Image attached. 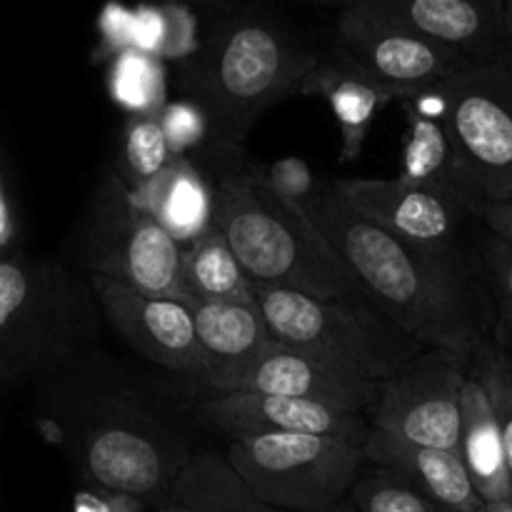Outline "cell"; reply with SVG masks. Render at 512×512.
I'll list each match as a JSON object with an SVG mask.
<instances>
[{
	"mask_svg": "<svg viewBox=\"0 0 512 512\" xmlns=\"http://www.w3.org/2000/svg\"><path fill=\"white\" fill-rule=\"evenodd\" d=\"M313 223L345 260L368 298L425 348L473 355L483 343L470 298L453 260L390 235L360 215L333 188H323Z\"/></svg>",
	"mask_w": 512,
	"mask_h": 512,
	"instance_id": "1",
	"label": "cell"
},
{
	"mask_svg": "<svg viewBox=\"0 0 512 512\" xmlns=\"http://www.w3.org/2000/svg\"><path fill=\"white\" fill-rule=\"evenodd\" d=\"M320 63L283 25L265 15H228L180 63V85L203 110L208 135L223 148L248 138L260 115L300 93Z\"/></svg>",
	"mask_w": 512,
	"mask_h": 512,
	"instance_id": "2",
	"label": "cell"
},
{
	"mask_svg": "<svg viewBox=\"0 0 512 512\" xmlns=\"http://www.w3.org/2000/svg\"><path fill=\"white\" fill-rule=\"evenodd\" d=\"M213 225L255 285L375 305L313 218L280 198L260 170H225L215 180Z\"/></svg>",
	"mask_w": 512,
	"mask_h": 512,
	"instance_id": "3",
	"label": "cell"
},
{
	"mask_svg": "<svg viewBox=\"0 0 512 512\" xmlns=\"http://www.w3.org/2000/svg\"><path fill=\"white\" fill-rule=\"evenodd\" d=\"M273 338L350 378L383 385L425 350L378 305L323 300L298 290L255 285Z\"/></svg>",
	"mask_w": 512,
	"mask_h": 512,
	"instance_id": "4",
	"label": "cell"
},
{
	"mask_svg": "<svg viewBox=\"0 0 512 512\" xmlns=\"http://www.w3.org/2000/svg\"><path fill=\"white\" fill-rule=\"evenodd\" d=\"M443 118L458 158L460 178L478 203L498 200L512 183V73L503 60L470 65L423 90Z\"/></svg>",
	"mask_w": 512,
	"mask_h": 512,
	"instance_id": "5",
	"label": "cell"
},
{
	"mask_svg": "<svg viewBox=\"0 0 512 512\" xmlns=\"http://www.w3.org/2000/svg\"><path fill=\"white\" fill-rule=\"evenodd\" d=\"M225 458L263 503L283 512H323L343 503L363 470V448L318 435L230 440Z\"/></svg>",
	"mask_w": 512,
	"mask_h": 512,
	"instance_id": "6",
	"label": "cell"
},
{
	"mask_svg": "<svg viewBox=\"0 0 512 512\" xmlns=\"http://www.w3.org/2000/svg\"><path fill=\"white\" fill-rule=\"evenodd\" d=\"M90 275L118 280L150 295H168L193 305L185 283V248L143 210L118 175H110L95 195V210L85 235Z\"/></svg>",
	"mask_w": 512,
	"mask_h": 512,
	"instance_id": "7",
	"label": "cell"
},
{
	"mask_svg": "<svg viewBox=\"0 0 512 512\" xmlns=\"http://www.w3.org/2000/svg\"><path fill=\"white\" fill-rule=\"evenodd\" d=\"M75 343V295L53 265L0 255V380L60 363Z\"/></svg>",
	"mask_w": 512,
	"mask_h": 512,
	"instance_id": "8",
	"label": "cell"
},
{
	"mask_svg": "<svg viewBox=\"0 0 512 512\" xmlns=\"http://www.w3.org/2000/svg\"><path fill=\"white\" fill-rule=\"evenodd\" d=\"M473 355L425 348L380 385L370 408L373 430L413 445L460 453L463 388Z\"/></svg>",
	"mask_w": 512,
	"mask_h": 512,
	"instance_id": "9",
	"label": "cell"
},
{
	"mask_svg": "<svg viewBox=\"0 0 512 512\" xmlns=\"http://www.w3.org/2000/svg\"><path fill=\"white\" fill-rule=\"evenodd\" d=\"M330 58L410 98L470 68V60L395 20L348 5L340 10Z\"/></svg>",
	"mask_w": 512,
	"mask_h": 512,
	"instance_id": "10",
	"label": "cell"
},
{
	"mask_svg": "<svg viewBox=\"0 0 512 512\" xmlns=\"http://www.w3.org/2000/svg\"><path fill=\"white\" fill-rule=\"evenodd\" d=\"M90 280L110 325L135 353L163 368L208 378L210 365L200 348L190 305L128 288L103 275H90Z\"/></svg>",
	"mask_w": 512,
	"mask_h": 512,
	"instance_id": "11",
	"label": "cell"
},
{
	"mask_svg": "<svg viewBox=\"0 0 512 512\" xmlns=\"http://www.w3.org/2000/svg\"><path fill=\"white\" fill-rule=\"evenodd\" d=\"M340 198L390 235L438 258H450L463 205L405 178H348L333 183Z\"/></svg>",
	"mask_w": 512,
	"mask_h": 512,
	"instance_id": "12",
	"label": "cell"
},
{
	"mask_svg": "<svg viewBox=\"0 0 512 512\" xmlns=\"http://www.w3.org/2000/svg\"><path fill=\"white\" fill-rule=\"evenodd\" d=\"M203 420L223 430L230 440L255 438V435H318L363 448L373 425L363 413H345L310 400L263 395L250 390L213 393L200 408Z\"/></svg>",
	"mask_w": 512,
	"mask_h": 512,
	"instance_id": "13",
	"label": "cell"
},
{
	"mask_svg": "<svg viewBox=\"0 0 512 512\" xmlns=\"http://www.w3.org/2000/svg\"><path fill=\"white\" fill-rule=\"evenodd\" d=\"M190 458H175L163 440L128 423L95 425L83 440V473L98 490L138 500H165Z\"/></svg>",
	"mask_w": 512,
	"mask_h": 512,
	"instance_id": "14",
	"label": "cell"
},
{
	"mask_svg": "<svg viewBox=\"0 0 512 512\" xmlns=\"http://www.w3.org/2000/svg\"><path fill=\"white\" fill-rule=\"evenodd\" d=\"M350 5L395 20L473 65L503 60L508 45L498 0H355Z\"/></svg>",
	"mask_w": 512,
	"mask_h": 512,
	"instance_id": "15",
	"label": "cell"
},
{
	"mask_svg": "<svg viewBox=\"0 0 512 512\" xmlns=\"http://www.w3.org/2000/svg\"><path fill=\"white\" fill-rule=\"evenodd\" d=\"M233 390L310 400L345 413H365L373 408L380 395L378 383L338 373L330 365L283 343L270 345L218 393H233Z\"/></svg>",
	"mask_w": 512,
	"mask_h": 512,
	"instance_id": "16",
	"label": "cell"
},
{
	"mask_svg": "<svg viewBox=\"0 0 512 512\" xmlns=\"http://www.w3.org/2000/svg\"><path fill=\"white\" fill-rule=\"evenodd\" d=\"M365 460L378 468H388L408 478L415 488L428 498L453 512H485L488 503L480 498L470 480L463 455L455 450L413 445L405 440L390 438L380 430H370L368 443L363 445Z\"/></svg>",
	"mask_w": 512,
	"mask_h": 512,
	"instance_id": "17",
	"label": "cell"
},
{
	"mask_svg": "<svg viewBox=\"0 0 512 512\" xmlns=\"http://www.w3.org/2000/svg\"><path fill=\"white\" fill-rule=\"evenodd\" d=\"M190 308H193L200 348L210 365L205 385L213 393L223 390L258 355L278 343L258 305L195 300Z\"/></svg>",
	"mask_w": 512,
	"mask_h": 512,
	"instance_id": "18",
	"label": "cell"
},
{
	"mask_svg": "<svg viewBox=\"0 0 512 512\" xmlns=\"http://www.w3.org/2000/svg\"><path fill=\"white\" fill-rule=\"evenodd\" d=\"M298 95H318L330 105L340 130V163H355L363 155L370 128L385 105L403 100L400 93L375 83L368 75L333 58H320Z\"/></svg>",
	"mask_w": 512,
	"mask_h": 512,
	"instance_id": "19",
	"label": "cell"
},
{
	"mask_svg": "<svg viewBox=\"0 0 512 512\" xmlns=\"http://www.w3.org/2000/svg\"><path fill=\"white\" fill-rule=\"evenodd\" d=\"M460 455L475 490L488 505L512 500V480L505 460L503 435L488 390L468 368L463 388V438Z\"/></svg>",
	"mask_w": 512,
	"mask_h": 512,
	"instance_id": "20",
	"label": "cell"
},
{
	"mask_svg": "<svg viewBox=\"0 0 512 512\" xmlns=\"http://www.w3.org/2000/svg\"><path fill=\"white\" fill-rule=\"evenodd\" d=\"M408 118V140H405V160L400 178L410 183L428 185L458 200L470 213V198L460 178L458 158L450 143L448 128L438 110L428 103L423 93L400 100Z\"/></svg>",
	"mask_w": 512,
	"mask_h": 512,
	"instance_id": "21",
	"label": "cell"
},
{
	"mask_svg": "<svg viewBox=\"0 0 512 512\" xmlns=\"http://www.w3.org/2000/svg\"><path fill=\"white\" fill-rule=\"evenodd\" d=\"M130 193L183 248L213 225V188L183 155L145 188Z\"/></svg>",
	"mask_w": 512,
	"mask_h": 512,
	"instance_id": "22",
	"label": "cell"
},
{
	"mask_svg": "<svg viewBox=\"0 0 512 512\" xmlns=\"http://www.w3.org/2000/svg\"><path fill=\"white\" fill-rule=\"evenodd\" d=\"M165 500L178 512H283L263 503L218 453L190 458Z\"/></svg>",
	"mask_w": 512,
	"mask_h": 512,
	"instance_id": "23",
	"label": "cell"
},
{
	"mask_svg": "<svg viewBox=\"0 0 512 512\" xmlns=\"http://www.w3.org/2000/svg\"><path fill=\"white\" fill-rule=\"evenodd\" d=\"M185 283L195 300L258 305L255 283L215 225L185 245Z\"/></svg>",
	"mask_w": 512,
	"mask_h": 512,
	"instance_id": "24",
	"label": "cell"
},
{
	"mask_svg": "<svg viewBox=\"0 0 512 512\" xmlns=\"http://www.w3.org/2000/svg\"><path fill=\"white\" fill-rule=\"evenodd\" d=\"M110 95L133 115H160L165 108V73L155 55L128 48L113 58Z\"/></svg>",
	"mask_w": 512,
	"mask_h": 512,
	"instance_id": "25",
	"label": "cell"
},
{
	"mask_svg": "<svg viewBox=\"0 0 512 512\" xmlns=\"http://www.w3.org/2000/svg\"><path fill=\"white\" fill-rule=\"evenodd\" d=\"M175 158L178 155L170 150L160 115H133L123 135L118 178L125 188L140 190L165 173Z\"/></svg>",
	"mask_w": 512,
	"mask_h": 512,
	"instance_id": "26",
	"label": "cell"
},
{
	"mask_svg": "<svg viewBox=\"0 0 512 512\" xmlns=\"http://www.w3.org/2000/svg\"><path fill=\"white\" fill-rule=\"evenodd\" d=\"M350 503L360 512H453L388 468L360 475L350 490Z\"/></svg>",
	"mask_w": 512,
	"mask_h": 512,
	"instance_id": "27",
	"label": "cell"
},
{
	"mask_svg": "<svg viewBox=\"0 0 512 512\" xmlns=\"http://www.w3.org/2000/svg\"><path fill=\"white\" fill-rule=\"evenodd\" d=\"M470 370L478 375L483 388L488 390L490 403H493L512 480V358L500 345L485 338L470 358Z\"/></svg>",
	"mask_w": 512,
	"mask_h": 512,
	"instance_id": "28",
	"label": "cell"
},
{
	"mask_svg": "<svg viewBox=\"0 0 512 512\" xmlns=\"http://www.w3.org/2000/svg\"><path fill=\"white\" fill-rule=\"evenodd\" d=\"M260 178H263L280 198H285L290 205L303 210L308 218H313L315 203H318L323 188H318V178H315L313 168H310L303 158L290 155V158L275 160L268 168L260 170Z\"/></svg>",
	"mask_w": 512,
	"mask_h": 512,
	"instance_id": "29",
	"label": "cell"
},
{
	"mask_svg": "<svg viewBox=\"0 0 512 512\" xmlns=\"http://www.w3.org/2000/svg\"><path fill=\"white\" fill-rule=\"evenodd\" d=\"M160 125H163L170 150L178 158L208 135V120H205L203 110L190 100H175V103L165 105L160 110Z\"/></svg>",
	"mask_w": 512,
	"mask_h": 512,
	"instance_id": "30",
	"label": "cell"
},
{
	"mask_svg": "<svg viewBox=\"0 0 512 512\" xmlns=\"http://www.w3.org/2000/svg\"><path fill=\"white\" fill-rule=\"evenodd\" d=\"M483 258L500 318L512 330V243L490 233V238L485 240Z\"/></svg>",
	"mask_w": 512,
	"mask_h": 512,
	"instance_id": "31",
	"label": "cell"
},
{
	"mask_svg": "<svg viewBox=\"0 0 512 512\" xmlns=\"http://www.w3.org/2000/svg\"><path fill=\"white\" fill-rule=\"evenodd\" d=\"M98 33H100V48L110 50L120 55L123 50L133 48V33H135V10L123 8L118 0H108L98 18Z\"/></svg>",
	"mask_w": 512,
	"mask_h": 512,
	"instance_id": "32",
	"label": "cell"
},
{
	"mask_svg": "<svg viewBox=\"0 0 512 512\" xmlns=\"http://www.w3.org/2000/svg\"><path fill=\"white\" fill-rule=\"evenodd\" d=\"M145 500L100 490V495H80L78 512H143Z\"/></svg>",
	"mask_w": 512,
	"mask_h": 512,
	"instance_id": "33",
	"label": "cell"
},
{
	"mask_svg": "<svg viewBox=\"0 0 512 512\" xmlns=\"http://www.w3.org/2000/svg\"><path fill=\"white\" fill-rule=\"evenodd\" d=\"M473 215L483 218V223L488 225L490 233L512 243V205L478 203L473 208Z\"/></svg>",
	"mask_w": 512,
	"mask_h": 512,
	"instance_id": "34",
	"label": "cell"
},
{
	"mask_svg": "<svg viewBox=\"0 0 512 512\" xmlns=\"http://www.w3.org/2000/svg\"><path fill=\"white\" fill-rule=\"evenodd\" d=\"M10 233H13V223H10V210H8V198H5L3 180H0V250L8 245Z\"/></svg>",
	"mask_w": 512,
	"mask_h": 512,
	"instance_id": "35",
	"label": "cell"
},
{
	"mask_svg": "<svg viewBox=\"0 0 512 512\" xmlns=\"http://www.w3.org/2000/svg\"><path fill=\"white\" fill-rule=\"evenodd\" d=\"M500 10H503L505 28H508V38H512V0H498Z\"/></svg>",
	"mask_w": 512,
	"mask_h": 512,
	"instance_id": "36",
	"label": "cell"
},
{
	"mask_svg": "<svg viewBox=\"0 0 512 512\" xmlns=\"http://www.w3.org/2000/svg\"><path fill=\"white\" fill-rule=\"evenodd\" d=\"M305 3H313V5H338L340 10L348 8L350 3H355V0H305Z\"/></svg>",
	"mask_w": 512,
	"mask_h": 512,
	"instance_id": "37",
	"label": "cell"
},
{
	"mask_svg": "<svg viewBox=\"0 0 512 512\" xmlns=\"http://www.w3.org/2000/svg\"><path fill=\"white\" fill-rule=\"evenodd\" d=\"M323 512H360V510L355 508V505L350 503V500H343V503L333 505V508H328V510H323Z\"/></svg>",
	"mask_w": 512,
	"mask_h": 512,
	"instance_id": "38",
	"label": "cell"
},
{
	"mask_svg": "<svg viewBox=\"0 0 512 512\" xmlns=\"http://www.w3.org/2000/svg\"><path fill=\"white\" fill-rule=\"evenodd\" d=\"M490 203H503V205H512V183L508 185V188L503 190V193L498 195V200H490Z\"/></svg>",
	"mask_w": 512,
	"mask_h": 512,
	"instance_id": "39",
	"label": "cell"
},
{
	"mask_svg": "<svg viewBox=\"0 0 512 512\" xmlns=\"http://www.w3.org/2000/svg\"><path fill=\"white\" fill-rule=\"evenodd\" d=\"M485 512H512V500H505V503H493L488 505Z\"/></svg>",
	"mask_w": 512,
	"mask_h": 512,
	"instance_id": "40",
	"label": "cell"
},
{
	"mask_svg": "<svg viewBox=\"0 0 512 512\" xmlns=\"http://www.w3.org/2000/svg\"><path fill=\"white\" fill-rule=\"evenodd\" d=\"M503 63L508 65V70L512 73V38H508V45H505V53H503Z\"/></svg>",
	"mask_w": 512,
	"mask_h": 512,
	"instance_id": "41",
	"label": "cell"
}]
</instances>
